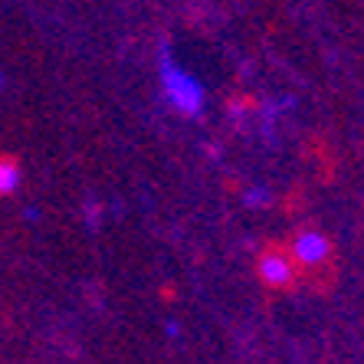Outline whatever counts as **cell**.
Returning a JSON list of instances; mask_svg holds the SVG:
<instances>
[{
	"label": "cell",
	"instance_id": "cell-4",
	"mask_svg": "<svg viewBox=\"0 0 364 364\" xmlns=\"http://www.w3.org/2000/svg\"><path fill=\"white\" fill-rule=\"evenodd\" d=\"M23 184V171L14 158H0V197L14 194L17 187Z\"/></svg>",
	"mask_w": 364,
	"mask_h": 364
},
{
	"label": "cell",
	"instance_id": "cell-1",
	"mask_svg": "<svg viewBox=\"0 0 364 364\" xmlns=\"http://www.w3.org/2000/svg\"><path fill=\"white\" fill-rule=\"evenodd\" d=\"M161 92L171 109L187 115V119L200 115L203 105H207V92H203L200 79L191 76L184 66H178L168 53L161 56Z\"/></svg>",
	"mask_w": 364,
	"mask_h": 364
},
{
	"label": "cell",
	"instance_id": "cell-6",
	"mask_svg": "<svg viewBox=\"0 0 364 364\" xmlns=\"http://www.w3.org/2000/svg\"><path fill=\"white\" fill-rule=\"evenodd\" d=\"M0 89H4V73H0Z\"/></svg>",
	"mask_w": 364,
	"mask_h": 364
},
{
	"label": "cell",
	"instance_id": "cell-3",
	"mask_svg": "<svg viewBox=\"0 0 364 364\" xmlns=\"http://www.w3.org/2000/svg\"><path fill=\"white\" fill-rule=\"evenodd\" d=\"M256 272H259V279L269 289H289L299 279V266L292 263L289 253H282V250H266V253H259Z\"/></svg>",
	"mask_w": 364,
	"mask_h": 364
},
{
	"label": "cell",
	"instance_id": "cell-2",
	"mask_svg": "<svg viewBox=\"0 0 364 364\" xmlns=\"http://www.w3.org/2000/svg\"><path fill=\"white\" fill-rule=\"evenodd\" d=\"M331 240L325 237L322 230H302L296 233L292 240V263L302 266V269H318V266H328L331 263Z\"/></svg>",
	"mask_w": 364,
	"mask_h": 364
},
{
	"label": "cell",
	"instance_id": "cell-5",
	"mask_svg": "<svg viewBox=\"0 0 364 364\" xmlns=\"http://www.w3.org/2000/svg\"><path fill=\"white\" fill-rule=\"evenodd\" d=\"M263 200H269V191H266V187H253V191H246V203L263 207Z\"/></svg>",
	"mask_w": 364,
	"mask_h": 364
}]
</instances>
